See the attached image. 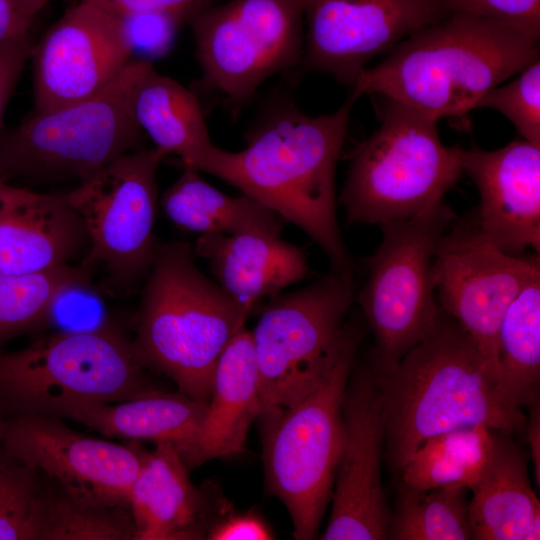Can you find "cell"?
Here are the masks:
<instances>
[{
    "mask_svg": "<svg viewBox=\"0 0 540 540\" xmlns=\"http://www.w3.org/2000/svg\"><path fill=\"white\" fill-rule=\"evenodd\" d=\"M374 375L386 457L396 471L435 435L475 425L500 432L526 426L521 408L505 399L496 371L475 341L441 309L418 344L394 367Z\"/></svg>",
    "mask_w": 540,
    "mask_h": 540,
    "instance_id": "obj_1",
    "label": "cell"
},
{
    "mask_svg": "<svg viewBox=\"0 0 540 540\" xmlns=\"http://www.w3.org/2000/svg\"><path fill=\"white\" fill-rule=\"evenodd\" d=\"M355 100L311 116L278 99L258 118L246 147L234 152L228 181L304 231L324 251L333 271L352 278L336 216L335 174Z\"/></svg>",
    "mask_w": 540,
    "mask_h": 540,
    "instance_id": "obj_2",
    "label": "cell"
},
{
    "mask_svg": "<svg viewBox=\"0 0 540 540\" xmlns=\"http://www.w3.org/2000/svg\"><path fill=\"white\" fill-rule=\"evenodd\" d=\"M539 58V41L489 20L451 13L396 45L352 85L437 121L476 108L492 88Z\"/></svg>",
    "mask_w": 540,
    "mask_h": 540,
    "instance_id": "obj_3",
    "label": "cell"
},
{
    "mask_svg": "<svg viewBox=\"0 0 540 540\" xmlns=\"http://www.w3.org/2000/svg\"><path fill=\"white\" fill-rule=\"evenodd\" d=\"M248 314L195 263L185 241L158 244L132 341L137 358L208 401L216 363Z\"/></svg>",
    "mask_w": 540,
    "mask_h": 540,
    "instance_id": "obj_4",
    "label": "cell"
},
{
    "mask_svg": "<svg viewBox=\"0 0 540 540\" xmlns=\"http://www.w3.org/2000/svg\"><path fill=\"white\" fill-rule=\"evenodd\" d=\"M153 64L133 58L92 97L49 112H33L0 130V181L56 182L88 177L141 149L145 134L134 113L138 86Z\"/></svg>",
    "mask_w": 540,
    "mask_h": 540,
    "instance_id": "obj_5",
    "label": "cell"
},
{
    "mask_svg": "<svg viewBox=\"0 0 540 540\" xmlns=\"http://www.w3.org/2000/svg\"><path fill=\"white\" fill-rule=\"evenodd\" d=\"M133 344L115 327L57 332L0 353V415L56 417L63 409L118 403L154 391Z\"/></svg>",
    "mask_w": 540,
    "mask_h": 540,
    "instance_id": "obj_6",
    "label": "cell"
},
{
    "mask_svg": "<svg viewBox=\"0 0 540 540\" xmlns=\"http://www.w3.org/2000/svg\"><path fill=\"white\" fill-rule=\"evenodd\" d=\"M382 98L380 124L355 150L340 194L350 222L381 226L415 217L463 173V149L442 143L436 121Z\"/></svg>",
    "mask_w": 540,
    "mask_h": 540,
    "instance_id": "obj_7",
    "label": "cell"
},
{
    "mask_svg": "<svg viewBox=\"0 0 540 540\" xmlns=\"http://www.w3.org/2000/svg\"><path fill=\"white\" fill-rule=\"evenodd\" d=\"M360 339L358 327L316 388L261 416L266 487L287 508L298 540L317 536L332 496L342 447V401Z\"/></svg>",
    "mask_w": 540,
    "mask_h": 540,
    "instance_id": "obj_8",
    "label": "cell"
},
{
    "mask_svg": "<svg viewBox=\"0 0 540 540\" xmlns=\"http://www.w3.org/2000/svg\"><path fill=\"white\" fill-rule=\"evenodd\" d=\"M353 280L335 271L275 295L251 331L262 414L282 410L323 380L358 326L344 324Z\"/></svg>",
    "mask_w": 540,
    "mask_h": 540,
    "instance_id": "obj_9",
    "label": "cell"
},
{
    "mask_svg": "<svg viewBox=\"0 0 540 540\" xmlns=\"http://www.w3.org/2000/svg\"><path fill=\"white\" fill-rule=\"evenodd\" d=\"M455 219L442 200L410 219L381 225L358 295L376 342V371L394 367L432 329L440 312L433 279L436 246Z\"/></svg>",
    "mask_w": 540,
    "mask_h": 540,
    "instance_id": "obj_10",
    "label": "cell"
},
{
    "mask_svg": "<svg viewBox=\"0 0 540 540\" xmlns=\"http://www.w3.org/2000/svg\"><path fill=\"white\" fill-rule=\"evenodd\" d=\"M188 23L201 67L195 87L222 95L236 111L268 78L301 65L303 0H230Z\"/></svg>",
    "mask_w": 540,
    "mask_h": 540,
    "instance_id": "obj_11",
    "label": "cell"
},
{
    "mask_svg": "<svg viewBox=\"0 0 540 540\" xmlns=\"http://www.w3.org/2000/svg\"><path fill=\"white\" fill-rule=\"evenodd\" d=\"M165 155L156 147L116 158L65 194L82 218L90 249L82 268L100 266L106 284L123 289L148 273L158 244L157 171Z\"/></svg>",
    "mask_w": 540,
    "mask_h": 540,
    "instance_id": "obj_12",
    "label": "cell"
},
{
    "mask_svg": "<svg viewBox=\"0 0 540 540\" xmlns=\"http://www.w3.org/2000/svg\"><path fill=\"white\" fill-rule=\"evenodd\" d=\"M432 269L440 309L468 333L498 375L500 324L512 301L540 275L539 256L502 251L474 218L443 234Z\"/></svg>",
    "mask_w": 540,
    "mask_h": 540,
    "instance_id": "obj_13",
    "label": "cell"
},
{
    "mask_svg": "<svg viewBox=\"0 0 540 540\" xmlns=\"http://www.w3.org/2000/svg\"><path fill=\"white\" fill-rule=\"evenodd\" d=\"M0 447L79 499L129 508L131 486L147 454L135 441L119 445L87 437L60 418L35 414L4 418Z\"/></svg>",
    "mask_w": 540,
    "mask_h": 540,
    "instance_id": "obj_14",
    "label": "cell"
},
{
    "mask_svg": "<svg viewBox=\"0 0 540 540\" xmlns=\"http://www.w3.org/2000/svg\"><path fill=\"white\" fill-rule=\"evenodd\" d=\"M300 67L353 85L374 57L446 15L441 0H303Z\"/></svg>",
    "mask_w": 540,
    "mask_h": 540,
    "instance_id": "obj_15",
    "label": "cell"
},
{
    "mask_svg": "<svg viewBox=\"0 0 540 540\" xmlns=\"http://www.w3.org/2000/svg\"><path fill=\"white\" fill-rule=\"evenodd\" d=\"M133 59L123 24L81 0L34 46V112L45 113L94 96Z\"/></svg>",
    "mask_w": 540,
    "mask_h": 540,
    "instance_id": "obj_16",
    "label": "cell"
},
{
    "mask_svg": "<svg viewBox=\"0 0 540 540\" xmlns=\"http://www.w3.org/2000/svg\"><path fill=\"white\" fill-rule=\"evenodd\" d=\"M343 437L324 540L388 539L391 515L381 481L384 416L374 372L348 380L342 401Z\"/></svg>",
    "mask_w": 540,
    "mask_h": 540,
    "instance_id": "obj_17",
    "label": "cell"
},
{
    "mask_svg": "<svg viewBox=\"0 0 540 540\" xmlns=\"http://www.w3.org/2000/svg\"><path fill=\"white\" fill-rule=\"evenodd\" d=\"M463 172L473 180L481 232L499 249L521 255L540 251V147L525 140L486 151L462 153Z\"/></svg>",
    "mask_w": 540,
    "mask_h": 540,
    "instance_id": "obj_18",
    "label": "cell"
},
{
    "mask_svg": "<svg viewBox=\"0 0 540 540\" xmlns=\"http://www.w3.org/2000/svg\"><path fill=\"white\" fill-rule=\"evenodd\" d=\"M262 414L259 378L251 331L243 326L220 355L211 394L195 438L180 453L190 470L244 448L248 430Z\"/></svg>",
    "mask_w": 540,
    "mask_h": 540,
    "instance_id": "obj_19",
    "label": "cell"
},
{
    "mask_svg": "<svg viewBox=\"0 0 540 540\" xmlns=\"http://www.w3.org/2000/svg\"><path fill=\"white\" fill-rule=\"evenodd\" d=\"M194 253L209 262L216 283L248 315L309 272L307 258L280 234L248 232L199 235Z\"/></svg>",
    "mask_w": 540,
    "mask_h": 540,
    "instance_id": "obj_20",
    "label": "cell"
},
{
    "mask_svg": "<svg viewBox=\"0 0 540 540\" xmlns=\"http://www.w3.org/2000/svg\"><path fill=\"white\" fill-rule=\"evenodd\" d=\"M136 120L165 156L173 154L192 167L227 182L234 152L213 144L197 94L152 65L143 76L134 99Z\"/></svg>",
    "mask_w": 540,
    "mask_h": 540,
    "instance_id": "obj_21",
    "label": "cell"
},
{
    "mask_svg": "<svg viewBox=\"0 0 540 540\" xmlns=\"http://www.w3.org/2000/svg\"><path fill=\"white\" fill-rule=\"evenodd\" d=\"M87 241L84 222L65 194L33 191L0 219V273L31 275L69 265Z\"/></svg>",
    "mask_w": 540,
    "mask_h": 540,
    "instance_id": "obj_22",
    "label": "cell"
},
{
    "mask_svg": "<svg viewBox=\"0 0 540 540\" xmlns=\"http://www.w3.org/2000/svg\"><path fill=\"white\" fill-rule=\"evenodd\" d=\"M468 503L475 540H538L540 502L532 490L523 454L508 439L494 437L489 461Z\"/></svg>",
    "mask_w": 540,
    "mask_h": 540,
    "instance_id": "obj_23",
    "label": "cell"
},
{
    "mask_svg": "<svg viewBox=\"0 0 540 540\" xmlns=\"http://www.w3.org/2000/svg\"><path fill=\"white\" fill-rule=\"evenodd\" d=\"M188 471L170 443H158L146 454L130 490L134 540L202 538V496Z\"/></svg>",
    "mask_w": 540,
    "mask_h": 540,
    "instance_id": "obj_24",
    "label": "cell"
},
{
    "mask_svg": "<svg viewBox=\"0 0 540 540\" xmlns=\"http://www.w3.org/2000/svg\"><path fill=\"white\" fill-rule=\"evenodd\" d=\"M206 405L207 401L181 392L157 390L116 404L68 407L56 417L77 421L107 437L170 443L180 454L195 438Z\"/></svg>",
    "mask_w": 540,
    "mask_h": 540,
    "instance_id": "obj_25",
    "label": "cell"
},
{
    "mask_svg": "<svg viewBox=\"0 0 540 540\" xmlns=\"http://www.w3.org/2000/svg\"><path fill=\"white\" fill-rule=\"evenodd\" d=\"M200 173L184 166L179 178L161 196L162 210L176 226L199 235L281 233L284 220L274 211L248 195L221 192Z\"/></svg>",
    "mask_w": 540,
    "mask_h": 540,
    "instance_id": "obj_26",
    "label": "cell"
},
{
    "mask_svg": "<svg viewBox=\"0 0 540 540\" xmlns=\"http://www.w3.org/2000/svg\"><path fill=\"white\" fill-rule=\"evenodd\" d=\"M494 430L475 425L435 435L414 452L400 470L403 484L414 490L471 489L492 452Z\"/></svg>",
    "mask_w": 540,
    "mask_h": 540,
    "instance_id": "obj_27",
    "label": "cell"
},
{
    "mask_svg": "<svg viewBox=\"0 0 540 540\" xmlns=\"http://www.w3.org/2000/svg\"><path fill=\"white\" fill-rule=\"evenodd\" d=\"M46 476V475H45ZM35 499L30 540H134L129 507L103 506L79 499L46 476Z\"/></svg>",
    "mask_w": 540,
    "mask_h": 540,
    "instance_id": "obj_28",
    "label": "cell"
},
{
    "mask_svg": "<svg viewBox=\"0 0 540 540\" xmlns=\"http://www.w3.org/2000/svg\"><path fill=\"white\" fill-rule=\"evenodd\" d=\"M498 380L505 399L521 408L538 397L540 275L508 307L498 332Z\"/></svg>",
    "mask_w": 540,
    "mask_h": 540,
    "instance_id": "obj_29",
    "label": "cell"
},
{
    "mask_svg": "<svg viewBox=\"0 0 540 540\" xmlns=\"http://www.w3.org/2000/svg\"><path fill=\"white\" fill-rule=\"evenodd\" d=\"M466 488L414 490L404 486L388 538L396 540L472 539Z\"/></svg>",
    "mask_w": 540,
    "mask_h": 540,
    "instance_id": "obj_30",
    "label": "cell"
},
{
    "mask_svg": "<svg viewBox=\"0 0 540 540\" xmlns=\"http://www.w3.org/2000/svg\"><path fill=\"white\" fill-rule=\"evenodd\" d=\"M86 282L87 271L81 266L31 275L0 273V344L43 323L61 293Z\"/></svg>",
    "mask_w": 540,
    "mask_h": 540,
    "instance_id": "obj_31",
    "label": "cell"
},
{
    "mask_svg": "<svg viewBox=\"0 0 540 540\" xmlns=\"http://www.w3.org/2000/svg\"><path fill=\"white\" fill-rule=\"evenodd\" d=\"M41 472L0 447V540H30L31 515Z\"/></svg>",
    "mask_w": 540,
    "mask_h": 540,
    "instance_id": "obj_32",
    "label": "cell"
},
{
    "mask_svg": "<svg viewBox=\"0 0 540 540\" xmlns=\"http://www.w3.org/2000/svg\"><path fill=\"white\" fill-rule=\"evenodd\" d=\"M476 108H491L503 114L523 139L540 147V61H532L505 85L489 90Z\"/></svg>",
    "mask_w": 540,
    "mask_h": 540,
    "instance_id": "obj_33",
    "label": "cell"
},
{
    "mask_svg": "<svg viewBox=\"0 0 540 540\" xmlns=\"http://www.w3.org/2000/svg\"><path fill=\"white\" fill-rule=\"evenodd\" d=\"M446 15L477 16L528 38H540V0H441Z\"/></svg>",
    "mask_w": 540,
    "mask_h": 540,
    "instance_id": "obj_34",
    "label": "cell"
},
{
    "mask_svg": "<svg viewBox=\"0 0 540 540\" xmlns=\"http://www.w3.org/2000/svg\"><path fill=\"white\" fill-rule=\"evenodd\" d=\"M195 14L185 12H142L119 18L133 52L141 54L143 60L159 56L171 45L177 29Z\"/></svg>",
    "mask_w": 540,
    "mask_h": 540,
    "instance_id": "obj_35",
    "label": "cell"
},
{
    "mask_svg": "<svg viewBox=\"0 0 540 540\" xmlns=\"http://www.w3.org/2000/svg\"><path fill=\"white\" fill-rule=\"evenodd\" d=\"M34 46L30 33L0 43V130L8 102Z\"/></svg>",
    "mask_w": 540,
    "mask_h": 540,
    "instance_id": "obj_36",
    "label": "cell"
},
{
    "mask_svg": "<svg viewBox=\"0 0 540 540\" xmlns=\"http://www.w3.org/2000/svg\"><path fill=\"white\" fill-rule=\"evenodd\" d=\"M105 13L122 18L135 13L168 11L196 14L213 0H84Z\"/></svg>",
    "mask_w": 540,
    "mask_h": 540,
    "instance_id": "obj_37",
    "label": "cell"
},
{
    "mask_svg": "<svg viewBox=\"0 0 540 540\" xmlns=\"http://www.w3.org/2000/svg\"><path fill=\"white\" fill-rule=\"evenodd\" d=\"M210 540H268L274 534L265 521L254 512L231 513L207 529Z\"/></svg>",
    "mask_w": 540,
    "mask_h": 540,
    "instance_id": "obj_38",
    "label": "cell"
},
{
    "mask_svg": "<svg viewBox=\"0 0 540 540\" xmlns=\"http://www.w3.org/2000/svg\"><path fill=\"white\" fill-rule=\"evenodd\" d=\"M50 0H0V43L28 34Z\"/></svg>",
    "mask_w": 540,
    "mask_h": 540,
    "instance_id": "obj_39",
    "label": "cell"
},
{
    "mask_svg": "<svg viewBox=\"0 0 540 540\" xmlns=\"http://www.w3.org/2000/svg\"><path fill=\"white\" fill-rule=\"evenodd\" d=\"M530 417L526 420L527 440L534 465L537 486L540 483V413L538 397L529 403Z\"/></svg>",
    "mask_w": 540,
    "mask_h": 540,
    "instance_id": "obj_40",
    "label": "cell"
},
{
    "mask_svg": "<svg viewBox=\"0 0 540 540\" xmlns=\"http://www.w3.org/2000/svg\"><path fill=\"white\" fill-rule=\"evenodd\" d=\"M32 192L28 188L0 181V219L26 201Z\"/></svg>",
    "mask_w": 540,
    "mask_h": 540,
    "instance_id": "obj_41",
    "label": "cell"
},
{
    "mask_svg": "<svg viewBox=\"0 0 540 540\" xmlns=\"http://www.w3.org/2000/svg\"><path fill=\"white\" fill-rule=\"evenodd\" d=\"M3 420L4 418L0 415V439H1V430H2V425H3Z\"/></svg>",
    "mask_w": 540,
    "mask_h": 540,
    "instance_id": "obj_42",
    "label": "cell"
}]
</instances>
